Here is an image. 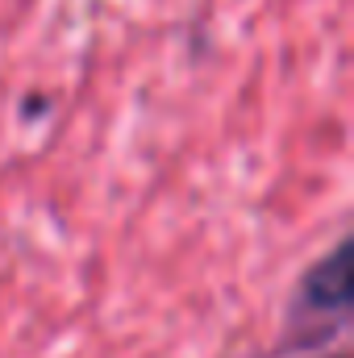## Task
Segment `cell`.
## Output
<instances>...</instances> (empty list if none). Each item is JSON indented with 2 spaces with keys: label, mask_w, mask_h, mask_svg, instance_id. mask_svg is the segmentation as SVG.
Wrapping results in <instances>:
<instances>
[{
  "label": "cell",
  "mask_w": 354,
  "mask_h": 358,
  "mask_svg": "<svg viewBox=\"0 0 354 358\" xmlns=\"http://www.w3.org/2000/svg\"><path fill=\"white\" fill-rule=\"evenodd\" d=\"M351 259H354V242L342 238L325 259H317L304 271L300 292H296V313L300 317H334V325H342L351 317V304H354Z\"/></svg>",
  "instance_id": "6da1fadb"
}]
</instances>
